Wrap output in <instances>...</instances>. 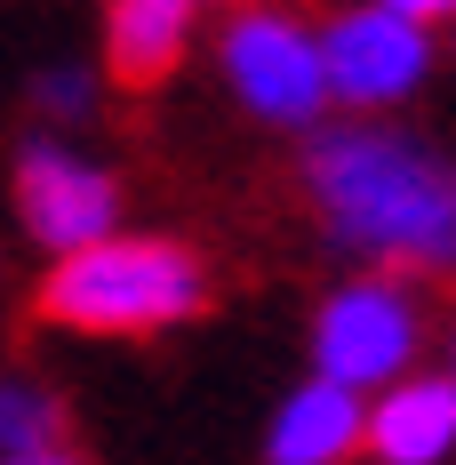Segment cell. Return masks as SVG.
<instances>
[{
    "instance_id": "6da1fadb",
    "label": "cell",
    "mask_w": 456,
    "mask_h": 465,
    "mask_svg": "<svg viewBox=\"0 0 456 465\" xmlns=\"http://www.w3.org/2000/svg\"><path fill=\"white\" fill-rule=\"evenodd\" d=\"M305 193L344 257L456 273V161L401 129H313Z\"/></svg>"
},
{
    "instance_id": "7a4b0ae2",
    "label": "cell",
    "mask_w": 456,
    "mask_h": 465,
    "mask_svg": "<svg viewBox=\"0 0 456 465\" xmlns=\"http://www.w3.org/2000/svg\"><path fill=\"white\" fill-rule=\"evenodd\" d=\"M209 305V273L184 241H96L56 257V273L41 281V322L89 329V337H152L177 329Z\"/></svg>"
},
{
    "instance_id": "3957f363",
    "label": "cell",
    "mask_w": 456,
    "mask_h": 465,
    "mask_svg": "<svg viewBox=\"0 0 456 465\" xmlns=\"http://www.w3.org/2000/svg\"><path fill=\"white\" fill-rule=\"evenodd\" d=\"M416 345H424V313H416V297L393 273L344 281V289L320 297V313H313V377L344 385V393L401 385Z\"/></svg>"
},
{
    "instance_id": "277c9868",
    "label": "cell",
    "mask_w": 456,
    "mask_h": 465,
    "mask_svg": "<svg viewBox=\"0 0 456 465\" xmlns=\"http://www.w3.org/2000/svg\"><path fill=\"white\" fill-rule=\"evenodd\" d=\"M232 96L273 121V129H320L328 113V64H320V33L288 8H240L217 41Z\"/></svg>"
},
{
    "instance_id": "5b68a950",
    "label": "cell",
    "mask_w": 456,
    "mask_h": 465,
    "mask_svg": "<svg viewBox=\"0 0 456 465\" xmlns=\"http://www.w3.org/2000/svg\"><path fill=\"white\" fill-rule=\"evenodd\" d=\"M320 64H328V104H353V113H384L401 96L424 89L432 73V33L393 16V8H344L320 25Z\"/></svg>"
},
{
    "instance_id": "8992f818",
    "label": "cell",
    "mask_w": 456,
    "mask_h": 465,
    "mask_svg": "<svg viewBox=\"0 0 456 465\" xmlns=\"http://www.w3.org/2000/svg\"><path fill=\"white\" fill-rule=\"evenodd\" d=\"M16 209H24V232H33L41 249L73 257V249L112 241L121 185H112V169H96V161H81V153L33 137L24 153H16Z\"/></svg>"
},
{
    "instance_id": "52a82bcc",
    "label": "cell",
    "mask_w": 456,
    "mask_h": 465,
    "mask_svg": "<svg viewBox=\"0 0 456 465\" xmlns=\"http://www.w3.org/2000/svg\"><path fill=\"white\" fill-rule=\"evenodd\" d=\"M376 465H449L456 458V377H401L368 401V441Z\"/></svg>"
},
{
    "instance_id": "ba28073f",
    "label": "cell",
    "mask_w": 456,
    "mask_h": 465,
    "mask_svg": "<svg viewBox=\"0 0 456 465\" xmlns=\"http://www.w3.org/2000/svg\"><path fill=\"white\" fill-rule=\"evenodd\" d=\"M368 441V401L344 393V385H296L273 410V433H265V465H353Z\"/></svg>"
},
{
    "instance_id": "9c48e42d",
    "label": "cell",
    "mask_w": 456,
    "mask_h": 465,
    "mask_svg": "<svg viewBox=\"0 0 456 465\" xmlns=\"http://www.w3.org/2000/svg\"><path fill=\"white\" fill-rule=\"evenodd\" d=\"M192 16H200V0H112L104 8V73L121 89L169 81L192 41Z\"/></svg>"
},
{
    "instance_id": "30bf717a",
    "label": "cell",
    "mask_w": 456,
    "mask_h": 465,
    "mask_svg": "<svg viewBox=\"0 0 456 465\" xmlns=\"http://www.w3.org/2000/svg\"><path fill=\"white\" fill-rule=\"evenodd\" d=\"M33 450H64V410L33 377H0V458H33Z\"/></svg>"
},
{
    "instance_id": "8fae6325",
    "label": "cell",
    "mask_w": 456,
    "mask_h": 465,
    "mask_svg": "<svg viewBox=\"0 0 456 465\" xmlns=\"http://www.w3.org/2000/svg\"><path fill=\"white\" fill-rule=\"evenodd\" d=\"M33 104H41L48 121H81V113L96 104V81L81 73V64H56V73H41V81H33Z\"/></svg>"
},
{
    "instance_id": "7c38bea8",
    "label": "cell",
    "mask_w": 456,
    "mask_h": 465,
    "mask_svg": "<svg viewBox=\"0 0 456 465\" xmlns=\"http://www.w3.org/2000/svg\"><path fill=\"white\" fill-rule=\"evenodd\" d=\"M376 8H393V16H409V25H441V16H456V0H376Z\"/></svg>"
},
{
    "instance_id": "4fadbf2b",
    "label": "cell",
    "mask_w": 456,
    "mask_h": 465,
    "mask_svg": "<svg viewBox=\"0 0 456 465\" xmlns=\"http://www.w3.org/2000/svg\"><path fill=\"white\" fill-rule=\"evenodd\" d=\"M0 465H89V458H73V450H33V458H0Z\"/></svg>"
},
{
    "instance_id": "5bb4252c",
    "label": "cell",
    "mask_w": 456,
    "mask_h": 465,
    "mask_svg": "<svg viewBox=\"0 0 456 465\" xmlns=\"http://www.w3.org/2000/svg\"><path fill=\"white\" fill-rule=\"evenodd\" d=\"M449 377H456V337H449Z\"/></svg>"
}]
</instances>
